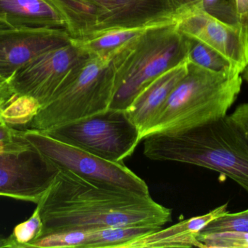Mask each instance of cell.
Returning a JSON list of instances; mask_svg holds the SVG:
<instances>
[{
    "label": "cell",
    "instance_id": "6da1fadb",
    "mask_svg": "<svg viewBox=\"0 0 248 248\" xmlns=\"http://www.w3.org/2000/svg\"><path fill=\"white\" fill-rule=\"evenodd\" d=\"M36 205L43 222L42 236L107 227H162L172 216L171 210L150 195L90 180L64 169H60Z\"/></svg>",
    "mask_w": 248,
    "mask_h": 248
},
{
    "label": "cell",
    "instance_id": "7a4b0ae2",
    "mask_svg": "<svg viewBox=\"0 0 248 248\" xmlns=\"http://www.w3.org/2000/svg\"><path fill=\"white\" fill-rule=\"evenodd\" d=\"M144 140L147 158L218 172L248 193V141L229 115L182 133L156 134Z\"/></svg>",
    "mask_w": 248,
    "mask_h": 248
},
{
    "label": "cell",
    "instance_id": "3957f363",
    "mask_svg": "<svg viewBox=\"0 0 248 248\" xmlns=\"http://www.w3.org/2000/svg\"><path fill=\"white\" fill-rule=\"evenodd\" d=\"M240 74L217 72L187 60V71L144 134H176L227 116L241 91ZM143 139V140H144Z\"/></svg>",
    "mask_w": 248,
    "mask_h": 248
},
{
    "label": "cell",
    "instance_id": "277c9868",
    "mask_svg": "<svg viewBox=\"0 0 248 248\" xmlns=\"http://www.w3.org/2000/svg\"><path fill=\"white\" fill-rule=\"evenodd\" d=\"M187 36L174 20L146 28L112 57L115 93L110 109L126 110L163 73L187 61Z\"/></svg>",
    "mask_w": 248,
    "mask_h": 248
},
{
    "label": "cell",
    "instance_id": "5b68a950",
    "mask_svg": "<svg viewBox=\"0 0 248 248\" xmlns=\"http://www.w3.org/2000/svg\"><path fill=\"white\" fill-rule=\"evenodd\" d=\"M114 93L111 61L89 55L73 67L26 128L47 132L106 112Z\"/></svg>",
    "mask_w": 248,
    "mask_h": 248
},
{
    "label": "cell",
    "instance_id": "8992f818",
    "mask_svg": "<svg viewBox=\"0 0 248 248\" xmlns=\"http://www.w3.org/2000/svg\"><path fill=\"white\" fill-rule=\"evenodd\" d=\"M73 39L84 40L116 29H145L171 21V0H51Z\"/></svg>",
    "mask_w": 248,
    "mask_h": 248
},
{
    "label": "cell",
    "instance_id": "52a82bcc",
    "mask_svg": "<svg viewBox=\"0 0 248 248\" xmlns=\"http://www.w3.org/2000/svg\"><path fill=\"white\" fill-rule=\"evenodd\" d=\"M46 133L113 163H123L140 141V131L126 110L110 109Z\"/></svg>",
    "mask_w": 248,
    "mask_h": 248
},
{
    "label": "cell",
    "instance_id": "ba28073f",
    "mask_svg": "<svg viewBox=\"0 0 248 248\" xmlns=\"http://www.w3.org/2000/svg\"><path fill=\"white\" fill-rule=\"evenodd\" d=\"M60 169L20 135L0 142V197L38 204Z\"/></svg>",
    "mask_w": 248,
    "mask_h": 248
},
{
    "label": "cell",
    "instance_id": "9c48e42d",
    "mask_svg": "<svg viewBox=\"0 0 248 248\" xmlns=\"http://www.w3.org/2000/svg\"><path fill=\"white\" fill-rule=\"evenodd\" d=\"M20 134L59 169L69 170L90 180L110 183L149 195L144 180L124 163L108 161L78 147L62 142L44 131L24 128Z\"/></svg>",
    "mask_w": 248,
    "mask_h": 248
},
{
    "label": "cell",
    "instance_id": "30bf717a",
    "mask_svg": "<svg viewBox=\"0 0 248 248\" xmlns=\"http://www.w3.org/2000/svg\"><path fill=\"white\" fill-rule=\"evenodd\" d=\"M89 55L72 39L69 44L49 50L26 63L9 82L15 94L33 98L42 107L51 100L73 67Z\"/></svg>",
    "mask_w": 248,
    "mask_h": 248
},
{
    "label": "cell",
    "instance_id": "8fae6325",
    "mask_svg": "<svg viewBox=\"0 0 248 248\" xmlns=\"http://www.w3.org/2000/svg\"><path fill=\"white\" fill-rule=\"evenodd\" d=\"M178 29L214 48L242 74L248 64V29L228 24L210 16L197 6L175 15Z\"/></svg>",
    "mask_w": 248,
    "mask_h": 248
},
{
    "label": "cell",
    "instance_id": "7c38bea8",
    "mask_svg": "<svg viewBox=\"0 0 248 248\" xmlns=\"http://www.w3.org/2000/svg\"><path fill=\"white\" fill-rule=\"evenodd\" d=\"M71 41L65 31L15 29L0 24V77L9 80L38 55Z\"/></svg>",
    "mask_w": 248,
    "mask_h": 248
},
{
    "label": "cell",
    "instance_id": "4fadbf2b",
    "mask_svg": "<svg viewBox=\"0 0 248 248\" xmlns=\"http://www.w3.org/2000/svg\"><path fill=\"white\" fill-rule=\"evenodd\" d=\"M186 71L187 61L163 73L146 87L126 109L130 119L140 131L141 141Z\"/></svg>",
    "mask_w": 248,
    "mask_h": 248
},
{
    "label": "cell",
    "instance_id": "5bb4252c",
    "mask_svg": "<svg viewBox=\"0 0 248 248\" xmlns=\"http://www.w3.org/2000/svg\"><path fill=\"white\" fill-rule=\"evenodd\" d=\"M0 24L69 33L65 18L51 0H0Z\"/></svg>",
    "mask_w": 248,
    "mask_h": 248
},
{
    "label": "cell",
    "instance_id": "9a60e30c",
    "mask_svg": "<svg viewBox=\"0 0 248 248\" xmlns=\"http://www.w3.org/2000/svg\"><path fill=\"white\" fill-rule=\"evenodd\" d=\"M228 204L221 205L205 215L193 217L165 230L139 237L124 248H202L198 234L214 220L228 214Z\"/></svg>",
    "mask_w": 248,
    "mask_h": 248
},
{
    "label": "cell",
    "instance_id": "2e32d148",
    "mask_svg": "<svg viewBox=\"0 0 248 248\" xmlns=\"http://www.w3.org/2000/svg\"><path fill=\"white\" fill-rule=\"evenodd\" d=\"M144 29H116L84 40L72 39L90 55L110 61L119 49L138 36Z\"/></svg>",
    "mask_w": 248,
    "mask_h": 248
},
{
    "label": "cell",
    "instance_id": "e0dca14e",
    "mask_svg": "<svg viewBox=\"0 0 248 248\" xmlns=\"http://www.w3.org/2000/svg\"><path fill=\"white\" fill-rule=\"evenodd\" d=\"M186 36L188 40V61L217 72L240 74L236 71L229 60L214 48L198 39Z\"/></svg>",
    "mask_w": 248,
    "mask_h": 248
},
{
    "label": "cell",
    "instance_id": "ac0fdd59",
    "mask_svg": "<svg viewBox=\"0 0 248 248\" xmlns=\"http://www.w3.org/2000/svg\"><path fill=\"white\" fill-rule=\"evenodd\" d=\"M41 109L36 99L28 96H17L3 108L1 118L10 126L24 129Z\"/></svg>",
    "mask_w": 248,
    "mask_h": 248
},
{
    "label": "cell",
    "instance_id": "d6986e66",
    "mask_svg": "<svg viewBox=\"0 0 248 248\" xmlns=\"http://www.w3.org/2000/svg\"><path fill=\"white\" fill-rule=\"evenodd\" d=\"M43 222L40 208L36 205L30 218L17 224L9 237H4L2 248H29V246L42 236Z\"/></svg>",
    "mask_w": 248,
    "mask_h": 248
},
{
    "label": "cell",
    "instance_id": "ffe728a7",
    "mask_svg": "<svg viewBox=\"0 0 248 248\" xmlns=\"http://www.w3.org/2000/svg\"><path fill=\"white\" fill-rule=\"evenodd\" d=\"M198 239L203 248H248V232H201Z\"/></svg>",
    "mask_w": 248,
    "mask_h": 248
},
{
    "label": "cell",
    "instance_id": "44dd1931",
    "mask_svg": "<svg viewBox=\"0 0 248 248\" xmlns=\"http://www.w3.org/2000/svg\"><path fill=\"white\" fill-rule=\"evenodd\" d=\"M197 7L215 18L235 26H242L236 0H201Z\"/></svg>",
    "mask_w": 248,
    "mask_h": 248
},
{
    "label": "cell",
    "instance_id": "7402d4cb",
    "mask_svg": "<svg viewBox=\"0 0 248 248\" xmlns=\"http://www.w3.org/2000/svg\"><path fill=\"white\" fill-rule=\"evenodd\" d=\"M241 231L248 233V209L236 214L230 212L210 223L202 233Z\"/></svg>",
    "mask_w": 248,
    "mask_h": 248
},
{
    "label": "cell",
    "instance_id": "603a6c76",
    "mask_svg": "<svg viewBox=\"0 0 248 248\" xmlns=\"http://www.w3.org/2000/svg\"><path fill=\"white\" fill-rule=\"evenodd\" d=\"M229 117L248 141V102L239 105Z\"/></svg>",
    "mask_w": 248,
    "mask_h": 248
},
{
    "label": "cell",
    "instance_id": "cb8c5ba5",
    "mask_svg": "<svg viewBox=\"0 0 248 248\" xmlns=\"http://www.w3.org/2000/svg\"><path fill=\"white\" fill-rule=\"evenodd\" d=\"M236 2L240 24L248 29V0H236Z\"/></svg>",
    "mask_w": 248,
    "mask_h": 248
},
{
    "label": "cell",
    "instance_id": "d4e9b609",
    "mask_svg": "<svg viewBox=\"0 0 248 248\" xmlns=\"http://www.w3.org/2000/svg\"><path fill=\"white\" fill-rule=\"evenodd\" d=\"M200 1L201 0H171L172 3L176 8V13L179 10L197 5Z\"/></svg>",
    "mask_w": 248,
    "mask_h": 248
},
{
    "label": "cell",
    "instance_id": "484cf974",
    "mask_svg": "<svg viewBox=\"0 0 248 248\" xmlns=\"http://www.w3.org/2000/svg\"><path fill=\"white\" fill-rule=\"evenodd\" d=\"M242 74H243V77H242V78H243L245 81L247 82L248 84V64L247 66L245 68L244 71H243V72L242 73Z\"/></svg>",
    "mask_w": 248,
    "mask_h": 248
},
{
    "label": "cell",
    "instance_id": "4316f807",
    "mask_svg": "<svg viewBox=\"0 0 248 248\" xmlns=\"http://www.w3.org/2000/svg\"><path fill=\"white\" fill-rule=\"evenodd\" d=\"M7 80H7V79L4 78V77H0V84H1V83H4V82L7 81Z\"/></svg>",
    "mask_w": 248,
    "mask_h": 248
}]
</instances>
